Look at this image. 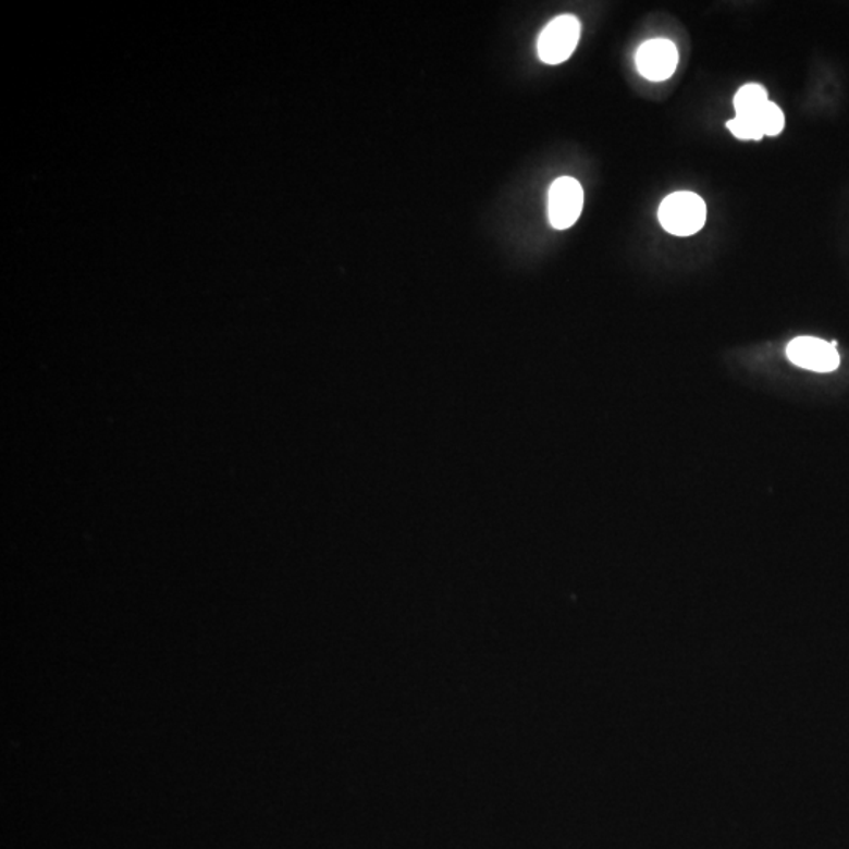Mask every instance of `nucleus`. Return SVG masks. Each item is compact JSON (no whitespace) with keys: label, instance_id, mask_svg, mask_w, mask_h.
<instances>
[{"label":"nucleus","instance_id":"obj_1","mask_svg":"<svg viewBox=\"0 0 849 849\" xmlns=\"http://www.w3.org/2000/svg\"><path fill=\"white\" fill-rule=\"evenodd\" d=\"M665 232L675 236H691L699 233L706 222V205L693 193H674L665 197L657 212Z\"/></svg>","mask_w":849,"mask_h":849},{"label":"nucleus","instance_id":"obj_2","mask_svg":"<svg viewBox=\"0 0 849 849\" xmlns=\"http://www.w3.org/2000/svg\"><path fill=\"white\" fill-rule=\"evenodd\" d=\"M580 37L578 17L571 14L555 17L541 32L538 38V56L544 63L558 65L575 52Z\"/></svg>","mask_w":849,"mask_h":849},{"label":"nucleus","instance_id":"obj_3","mask_svg":"<svg viewBox=\"0 0 849 849\" xmlns=\"http://www.w3.org/2000/svg\"><path fill=\"white\" fill-rule=\"evenodd\" d=\"M583 207V190L578 180L562 176L552 183L547 196V214L554 229L566 230L576 224Z\"/></svg>","mask_w":849,"mask_h":849},{"label":"nucleus","instance_id":"obj_4","mask_svg":"<svg viewBox=\"0 0 849 849\" xmlns=\"http://www.w3.org/2000/svg\"><path fill=\"white\" fill-rule=\"evenodd\" d=\"M787 357L795 366L816 373H829L840 366L837 342H826L816 337H796L788 343Z\"/></svg>","mask_w":849,"mask_h":849},{"label":"nucleus","instance_id":"obj_5","mask_svg":"<svg viewBox=\"0 0 849 849\" xmlns=\"http://www.w3.org/2000/svg\"><path fill=\"white\" fill-rule=\"evenodd\" d=\"M679 62L678 49L670 40L654 38L640 46L636 56L639 73L651 83L670 79Z\"/></svg>","mask_w":849,"mask_h":849},{"label":"nucleus","instance_id":"obj_6","mask_svg":"<svg viewBox=\"0 0 849 849\" xmlns=\"http://www.w3.org/2000/svg\"><path fill=\"white\" fill-rule=\"evenodd\" d=\"M770 102L766 88L760 84H746L735 95L736 115L759 116L764 106Z\"/></svg>","mask_w":849,"mask_h":849},{"label":"nucleus","instance_id":"obj_7","mask_svg":"<svg viewBox=\"0 0 849 849\" xmlns=\"http://www.w3.org/2000/svg\"><path fill=\"white\" fill-rule=\"evenodd\" d=\"M727 127L741 140H760L764 137L756 116L736 115L734 120H728Z\"/></svg>","mask_w":849,"mask_h":849},{"label":"nucleus","instance_id":"obj_8","mask_svg":"<svg viewBox=\"0 0 849 849\" xmlns=\"http://www.w3.org/2000/svg\"><path fill=\"white\" fill-rule=\"evenodd\" d=\"M759 119L760 127H762L763 136H770V137H776L778 134L784 131L785 126V115L784 112H782V109L778 108L777 104H774V102H767L766 106H764V109L762 112H760V115L756 116Z\"/></svg>","mask_w":849,"mask_h":849}]
</instances>
